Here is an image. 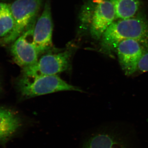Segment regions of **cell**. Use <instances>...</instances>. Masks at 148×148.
Returning <instances> with one entry per match:
<instances>
[{
    "mask_svg": "<svg viewBox=\"0 0 148 148\" xmlns=\"http://www.w3.org/2000/svg\"><path fill=\"white\" fill-rule=\"evenodd\" d=\"M34 24L24 32L11 47L13 61L22 69L35 64L40 55L34 43Z\"/></svg>",
    "mask_w": 148,
    "mask_h": 148,
    "instance_id": "8992f818",
    "label": "cell"
},
{
    "mask_svg": "<svg viewBox=\"0 0 148 148\" xmlns=\"http://www.w3.org/2000/svg\"><path fill=\"white\" fill-rule=\"evenodd\" d=\"M113 5L116 19L134 17L140 6L139 0H110Z\"/></svg>",
    "mask_w": 148,
    "mask_h": 148,
    "instance_id": "8fae6325",
    "label": "cell"
},
{
    "mask_svg": "<svg viewBox=\"0 0 148 148\" xmlns=\"http://www.w3.org/2000/svg\"><path fill=\"white\" fill-rule=\"evenodd\" d=\"M16 86L20 95L25 99L59 91H83L79 88L69 84L57 75L32 77L21 74L16 82Z\"/></svg>",
    "mask_w": 148,
    "mask_h": 148,
    "instance_id": "3957f363",
    "label": "cell"
},
{
    "mask_svg": "<svg viewBox=\"0 0 148 148\" xmlns=\"http://www.w3.org/2000/svg\"><path fill=\"white\" fill-rule=\"evenodd\" d=\"M82 28L88 29L92 38L100 40L108 27L116 19L110 0H92L84 4L80 15Z\"/></svg>",
    "mask_w": 148,
    "mask_h": 148,
    "instance_id": "7a4b0ae2",
    "label": "cell"
},
{
    "mask_svg": "<svg viewBox=\"0 0 148 148\" xmlns=\"http://www.w3.org/2000/svg\"><path fill=\"white\" fill-rule=\"evenodd\" d=\"M53 31L51 8L50 1L47 0L34 29V43L40 55L53 49Z\"/></svg>",
    "mask_w": 148,
    "mask_h": 148,
    "instance_id": "52a82bcc",
    "label": "cell"
},
{
    "mask_svg": "<svg viewBox=\"0 0 148 148\" xmlns=\"http://www.w3.org/2000/svg\"><path fill=\"white\" fill-rule=\"evenodd\" d=\"M143 51L144 47L135 40H124L119 44L116 51L120 65L126 75H130L138 70Z\"/></svg>",
    "mask_w": 148,
    "mask_h": 148,
    "instance_id": "ba28073f",
    "label": "cell"
},
{
    "mask_svg": "<svg viewBox=\"0 0 148 148\" xmlns=\"http://www.w3.org/2000/svg\"></svg>",
    "mask_w": 148,
    "mask_h": 148,
    "instance_id": "9a60e30c",
    "label": "cell"
},
{
    "mask_svg": "<svg viewBox=\"0 0 148 148\" xmlns=\"http://www.w3.org/2000/svg\"><path fill=\"white\" fill-rule=\"evenodd\" d=\"M21 125V119L16 112L0 106V142L10 138Z\"/></svg>",
    "mask_w": 148,
    "mask_h": 148,
    "instance_id": "9c48e42d",
    "label": "cell"
},
{
    "mask_svg": "<svg viewBox=\"0 0 148 148\" xmlns=\"http://www.w3.org/2000/svg\"><path fill=\"white\" fill-rule=\"evenodd\" d=\"M1 90H2L1 84V82H0V93H1Z\"/></svg>",
    "mask_w": 148,
    "mask_h": 148,
    "instance_id": "5bb4252c",
    "label": "cell"
},
{
    "mask_svg": "<svg viewBox=\"0 0 148 148\" xmlns=\"http://www.w3.org/2000/svg\"><path fill=\"white\" fill-rule=\"evenodd\" d=\"M114 136L108 133H98L90 137L83 148H124Z\"/></svg>",
    "mask_w": 148,
    "mask_h": 148,
    "instance_id": "7c38bea8",
    "label": "cell"
},
{
    "mask_svg": "<svg viewBox=\"0 0 148 148\" xmlns=\"http://www.w3.org/2000/svg\"><path fill=\"white\" fill-rule=\"evenodd\" d=\"M74 50L69 47L62 51H49L43 53L32 66L22 68L21 75L34 77L55 75L69 70Z\"/></svg>",
    "mask_w": 148,
    "mask_h": 148,
    "instance_id": "277c9868",
    "label": "cell"
},
{
    "mask_svg": "<svg viewBox=\"0 0 148 148\" xmlns=\"http://www.w3.org/2000/svg\"><path fill=\"white\" fill-rule=\"evenodd\" d=\"M128 39L138 41L143 47L148 45V22L144 16L114 21L100 39L101 50L106 54H112L120 42Z\"/></svg>",
    "mask_w": 148,
    "mask_h": 148,
    "instance_id": "6da1fadb",
    "label": "cell"
},
{
    "mask_svg": "<svg viewBox=\"0 0 148 148\" xmlns=\"http://www.w3.org/2000/svg\"><path fill=\"white\" fill-rule=\"evenodd\" d=\"M14 26L10 5L0 3V45H7V41Z\"/></svg>",
    "mask_w": 148,
    "mask_h": 148,
    "instance_id": "30bf717a",
    "label": "cell"
},
{
    "mask_svg": "<svg viewBox=\"0 0 148 148\" xmlns=\"http://www.w3.org/2000/svg\"><path fill=\"white\" fill-rule=\"evenodd\" d=\"M42 0H16L10 5L14 20L12 32L7 41V45L13 43L26 30L34 24V20Z\"/></svg>",
    "mask_w": 148,
    "mask_h": 148,
    "instance_id": "5b68a950",
    "label": "cell"
},
{
    "mask_svg": "<svg viewBox=\"0 0 148 148\" xmlns=\"http://www.w3.org/2000/svg\"><path fill=\"white\" fill-rule=\"evenodd\" d=\"M138 70L142 73L148 72V45L144 47V51L138 64Z\"/></svg>",
    "mask_w": 148,
    "mask_h": 148,
    "instance_id": "4fadbf2b",
    "label": "cell"
}]
</instances>
